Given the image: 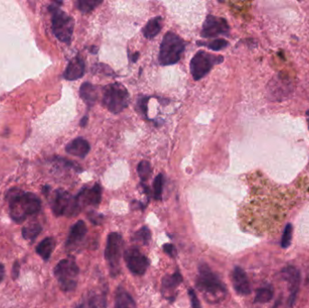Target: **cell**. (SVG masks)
<instances>
[{"mask_svg":"<svg viewBox=\"0 0 309 308\" xmlns=\"http://www.w3.org/2000/svg\"><path fill=\"white\" fill-rule=\"evenodd\" d=\"M7 199L9 203L10 216L17 224L23 223L27 217L41 211V200L33 193H25L14 188L8 192Z\"/></svg>","mask_w":309,"mask_h":308,"instance_id":"cell-1","label":"cell"},{"mask_svg":"<svg viewBox=\"0 0 309 308\" xmlns=\"http://www.w3.org/2000/svg\"><path fill=\"white\" fill-rule=\"evenodd\" d=\"M196 287L210 303H218L225 299L227 295L225 284L205 263L200 265Z\"/></svg>","mask_w":309,"mask_h":308,"instance_id":"cell-2","label":"cell"},{"mask_svg":"<svg viewBox=\"0 0 309 308\" xmlns=\"http://www.w3.org/2000/svg\"><path fill=\"white\" fill-rule=\"evenodd\" d=\"M55 276L64 292H72L76 288L79 268L72 257L64 258L55 266Z\"/></svg>","mask_w":309,"mask_h":308,"instance_id":"cell-3","label":"cell"},{"mask_svg":"<svg viewBox=\"0 0 309 308\" xmlns=\"http://www.w3.org/2000/svg\"><path fill=\"white\" fill-rule=\"evenodd\" d=\"M185 51V42L173 32L165 34L160 46L159 62L162 65L176 64Z\"/></svg>","mask_w":309,"mask_h":308,"instance_id":"cell-4","label":"cell"},{"mask_svg":"<svg viewBox=\"0 0 309 308\" xmlns=\"http://www.w3.org/2000/svg\"><path fill=\"white\" fill-rule=\"evenodd\" d=\"M52 13V28L55 36L61 42L70 43L72 41L74 22L72 17L56 6H50Z\"/></svg>","mask_w":309,"mask_h":308,"instance_id":"cell-5","label":"cell"},{"mask_svg":"<svg viewBox=\"0 0 309 308\" xmlns=\"http://www.w3.org/2000/svg\"><path fill=\"white\" fill-rule=\"evenodd\" d=\"M103 105L110 112L118 114L127 108L129 102V95L127 89L120 83L108 85L103 90Z\"/></svg>","mask_w":309,"mask_h":308,"instance_id":"cell-6","label":"cell"},{"mask_svg":"<svg viewBox=\"0 0 309 308\" xmlns=\"http://www.w3.org/2000/svg\"><path fill=\"white\" fill-rule=\"evenodd\" d=\"M123 246L124 242L120 234L117 232H111L109 234L104 256L112 278L118 277L120 273V258L122 255Z\"/></svg>","mask_w":309,"mask_h":308,"instance_id":"cell-7","label":"cell"},{"mask_svg":"<svg viewBox=\"0 0 309 308\" xmlns=\"http://www.w3.org/2000/svg\"><path fill=\"white\" fill-rule=\"evenodd\" d=\"M52 209L56 216L73 217L81 211V207L76 197H73L66 191L57 190L53 198Z\"/></svg>","mask_w":309,"mask_h":308,"instance_id":"cell-8","label":"cell"},{"mask_svg":"<svg viewBox=\"0 0 309 308\" xmlns=\"http://www.w3.org/2000/svg\"><path fill=\"white\" fill-rule=\"evenodd\" d=\"M223 61V56H216L204 51L198 52L191 61L192 75L195 80H200L211 71L214 64H220Z\"/></svg>","mask_w":309,"mask_h":308,"instance_id":"cell-9","label":"cell"},{"mask_svg":"<svg viewBox=\"0 0 309 308\" xmlns=\"http://www.w3.org/2000/svg\"><path fill=\"white\" fill-rule=\"evenodd\" d=\"M124 259L127 269L137 276H142L146 273L149 266V260L144 254L141 253L139 248L131 247L124 252Z\"/></svg>","mask_w":309,"mask_h":308,"instance_id":"cell-10","label":"cell"},{"mask_svg":"<svg viewBox=\"0 0 309 308\" xmlns=\"http://www.w3.org/2000/svg\"><path fill=\"white\" fill-rule=\"evenodd\" d=\"M281 277L284 281H286L288 285V304L290 307H293L300 286V272L294 266H287L281 270Z\"/></svg>","mask_w":309,"mask_h":308,"instance_id":"cell-11","label":"cell"},{"mask_svg":"<svg viewBox=\"0 0 309 308\" xmlns=\"http://www.w3.org/2000/svg\"><path fill=\"white\" fill-rule=\"evenodd\" d=\"M229 31V25L225 18L208 16L203 24L201 35L204 38L216 37L220 34H227Z\"/></svg>","mask_w":309,"mask_h":308,"instance_id":"cell-12","label":"cell"},{"mask_svg":"<svg viewBox=\"0 0 309 308\" xmlns=\"http://www.w3.org/2000/svg\"><path fill=\"white\" fill-rule=\"evenodd\" d=\"M75 197L81 207L84 205L98 206L102 200V187L96 184L91 189H82Z\"/></svg>","mask_w":309,"mask_h":308,"instance_id":"cell-13","label":"cell"},{"mask_svg":"<svg viewBox=\"0 0 309 308\" xmlns=\"http://www.w3.org/2000/svg\"><path fill=\"white\" fill-rule=\"evenodd\" d=\"M232 280L235 291L239 295H248L251 292L250 281L245 271L241 267H235L232 274Z\"/></svg>","mask_w":309,"mask_h":308,"instance_id":"cell-14","label":"cell"},{"mask_svg":"<svg viewBox=\"0 0 309 308\" xmlns=\"http://www.w3.org/2000/svg\"><path fill=\"white\" fill-rule=\"evenodd\" d=\"M182 282V275L178 271L174 274L165 276L162 279V294L166 299L173 301L175 298V289Z\"/></svg>","mask_w":309,"mask_h":308,"instance_id":"cell-15","label":"cell"},{"mask_svg":"<svg viewBox=\"0 0 309 308\" xmlns=\"http://www.w3.org/2000/svg\"><path fill=\"white\" fill-rule=\"evenodd\" d=\"M84 61L80 56L72 58L64 71V77L68 80H75L84 75Z\"/></svg>","mask_w":309,"mask_h":308,"instance_id":"cell-16","label":"cell"},{"mask_svg":"<svg viewBox=\"0 0 309 308\" xmlns=\"http://www.w3.org/2000/svg\"><path fill=\"white\" fill-rule=\"evenodd\" d=\"M87 233V227L83 221H78L76 224L72 225L68 235L66 241V248L72 249L76 247L83 239Z\"/></svg>","mask_w":309,"mask_h":308,"instance_id":"cell-17","label":"cell"},{"mask_svg":"<svg viewBox=\"0 0 309 308\" xmlns=\"http://www.w3.org/2000/svg\"><path fill=\"white\" fill-rule=\"evenodd\" d=\"M65 149L68 154L83 158L90 152V145L84 139L77 138L68 144Z\"/></svg>","mask_w":309,"mask_h":308,"instance_id":"cell-18","label":"cell"},{"mask_svg":"<svg viewBox=\"0 0 309 308\" xmlns=\"http://www.w3.org/2000/svg\"><path fill=\"white\" fill-rule=\"evenodd\" d=\"M114 308H137L133 297L123 287H118L116 291Z\"/></svg>","mask_w":309,"mask_h":308,"instance_id":"cell-19","label":"cell"},{"mask_svg":"<svg viewBox=\"0 0 309 308\" xmlns=\"http://www.w3.org/2000/svg\"><path fill=\"white\" fill-rule=\"evenodd\" d=\"M292 88L289 80L283 78L275 79L272 81L271 86V94L274 99H280L282 95H287L289 93V89Z\"/></svg>","mask_w":309,"mask_h":308,"instance_id":"cell-20","label":"cell"},{"mask_svg":"<svg viewBox=\"0 0 309 308\" xmlns=\"http://www.w3.org/2000/svg\"><path fill=\"white\" fill-rule=\"evenodd\" d=\"M55 241L51 237L43 239L36 247L35 251L43 260H48L51 257L52 253L55 249Z\"/></svg>","mask_w":309,"mask_h":308,"instance_id":"cell-21","label":"cell"},{"mask_svg":"<svg viewBox=\"0 0 309 308\" xmlns=\"http://www.w3.org/2000/svg\"><path fill=\"white\" fill-rule=\"evenodd\" d=\"M80 95L85 103L89 107H92L97 101V89L89 82H84L81 86Z\"/></svg>","mask_w":309,"mask_h":308,"instance_id":"cell-22","label":"cell"},{"mask_svg":"<svg viewBox=\"0 0 309 308\" xmlns=\"http://www.w3.org/2000/svg\"><path fill=\"white\" fill-rule=\"evenodd\" d=\"M42 230V226L37 223L30 224L22 229V236L26 241H30L31 243H33L41 233Z\"/></svg>","mask_w":309,"mask_h":308,"instance_id":"cell-23","label":"cell"},{"mask_svg":"<svg viewBox=\"0 0 309 308\" xmlns=\"http://www.w3.org/2000/svg\"><path fill=\"white\" fill-rule=\"evenodd\" d=\"M161 30V17H155L148 22L143 29V34L147 38H153L159 34Z\"/></svg>","mask_w":309,"mask_h":308,"instance_id":"cell-24","label":"cell"},{"mask_svg":"<svg viewBox=\"0 0 309 308\" xmlns=\"http://www.w3.org/2000/svg\"><path fill=\"white\" fill-rule=\"evenodd\" d=\"M274 295V291L271 286H264V287L258 288L256 292V296H255V303H259V304H264L270 302L273 298Z\"/></svg>","mask_w":309,"mask_h":308,"instance_id":"cell-25","label":"cell"},{"mask_svg":"<svg viewBox=\"0 0 309 308\" xmlns=\"http://www.w3.org/2000/svg\"><path fill=\"white\" fill-rule=\"evenodd\" d=\"M100 4H102V1H94V0H80L76 3L77 8L82 13L92 12Z\"/></svg>","mask_w":309,"mask_h":308,"instance_id":"cell-26","label":"cell"},{"mask_svg":"<svg viewBox=\"0 0 309 308\" xmlns=\"http://www.w3.org/2000/svg\"><path fill=\"white\" fill-rule=\"evenodd\" d=\"M163 185H164V177L159 173L153 184V196L156 200H161L162 192H163Z\"/></svg>","mask_w":309,"mask_h":308,"instance_id":"cell-27","label":"cell"},{"mask_svg":"<svg viewBox=\"0 0 309 308\" xmlns=\"http://www.w3.org/2000/svg\"><path fill=\"white\" fill-rule=\"evenodd\" d=\"M293 234V226L291 224H287L286 228L284 230L283 235H282V240H281V247L283 249H288V247L291 244L292 241Z\"/></svg>","mask_w":309,"mask_h":308,"instance_id":"cell-28","label":"cell"},{"mask_svg":"<svg viewBox=\"0 0 309 308\" xmlns=\"http://www.w3.org/2000/svg\"><path fill=\"white\" fill-rule=\"evenodd\" d=\"M138 173L140 175V179L145 182L148 180L150 173H151V166L148 161H141L140 165L138 166Z\"/></svg>","mask_w":309,"mask_h":308,"instance_id":"cell-29","label":"cell"},{"mask_svg":"<svg viewBox=\"0 0 309 308\" xmlns=\"http://www.w3.org/2000/svg\"><path fill=\"white\" fill-rule=\"evenodd\" d=\"M135 241H140L142 244L148 245L151 239V232L148 227H143L136 232Z\"/></svg>","mask_w":309,"mask_h":308,"instance_id":"cell-30","label":"cell"},{"mask_svg":"<svg viewBox=\"0 0 309 308\" xmlns=\"http://www.w3.org/2000/svg\"><path fill=\"white\" fill-rule=\"evenodd\" d=\"M200 46H206V47L213 50V51H220L222 49H224L225 47L228 46V42L225 40V39H216L214 41H212L211 42H202L199 43Z\"/></svg>","mask_w":309,"mask_h":308,"instance_id":"cell-31","label":"cell"},{"mask_svg":"<svg viewBox=\"0 0 309 308\" xmlns=\"http://www.w3.org/2000/svg\"><path fill=\"white\" fill-rule=\"evenodd\" d=\"M188 294L190 296L191 304H192V307L193 308H202L201 304H200V301L197 298V295L195 294V290L190 288L188 290Z\"/></svg>","mask_w":309,"mask_h":308,"instance_id":"cell-32","label":"cell"},{"mask_svg":"<svg viewBox=\"0 0 309 308\" xmlns=\"http://www.w3.org/2000/svg\"><path fill=\"white\" fill-rule=\"evenodd\" d=\"M163 250H164L165 253L167 254L171 257H176V255H178V251H176L175 247L174 245L170 244V243L163 245Z\"/></svg>","mask_w":309,"mask_h":308,"instance_id":"cell-33","label":"cell"},{"mask_svg":"<svg viewBox=\"0 0 309 308\" xmlns=\"http://www.w3.org/2000/svg\"><path fill=\"white\" fill-rule=\"evenodd\" d=\"M19 273H20V264L17 260L14 263L13 268H12V279H13V280H17L18 279Z\"/></svg>","mask_w":309,"mask_h":308,"instance_id":"cell-34","label":"cell"},{"mask_svg":"<svg viewBox=\"0 0 309 308\" xmlns=\"http://www.w3.org/2000/svg\"><path fill=\"white\" fill-rule=\"evenodd\" d=\"M94 215H95L94 217V214H93V212H91V214H89L90 219H91V221H92L94 224H101V223H102V216L98 215V214H96L95 212H94Z\"/></svg>","mask_w":309,"mask_h":308,"instance_id":"cell-35","label":"cell"},{"mask_svg":"<svg viewBox=\"0 0 309 308\" xmlns=\"http://www.w3.org/2000/svg\"><path fill=\"white\" fill-rule=\"evenodd\" d=\"M148 98H141L139 102V106H140V109L143 111V113L146 114L147 112V102H148Z\"/></svg>","mask_w":309,"mask_h":308,"instance_id":"cell-36","label":"cell"},{"mask_svg":"<svg viewBox=\"0 0 309 308\" xmlns=\"http://www.w3.org/2000/svg\"><path fill=\"white\" fill-rule=\"evenodd\" d=\"M5 278V267L2 263H0V283L3 281Z\"/></svg>","mask_w":309,"mask_h":308,"instance_id":"cell-37","label":"cell"},{"mask_svg":"<svg viewBox=\"0 0 309 308\" xmlns=\"http://www.w3.org/2000/svg\"><path fill=\"white\" fill-rule=\"evenodd\" d=\"M87 120H88V118L85 117V118L81 120V126H85V125H86V122H87Z\"/></svg>","mask_w":309,"mask_h":308,"instance_id":"cell-38","label":"cell"},{"mask_svg":"<svg viewBox=\"0 0 309 308\" xmlns=\"http://www.w3.org/2000/svg\"><path fill=\"white\" fill-rule=\"evenodd\" d=\"M279 304H280V301H278V302L276 303L275 305L273 306V308H279Z\"/></svg>","mask_w":309,"mask_h":308,"instance_id":"cell-39","label":"cell"}]
</instances>
